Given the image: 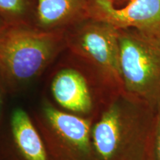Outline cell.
Here are the masks:
<instances>
[{
    "label": "cell",
    "mask_w": 160,
    "mask_h": 160,
    "mask_svg": "<svg viewBox=\"0 0 160 160\" xmlns=\"http://www.w3.org/2000/svg\"><path fill=\"white\" fill-rule=\"evenodd\" d=\"M154 108L125 93L113 97L93 124L91 132L97 160H132L153 153Z\"/></svg>",
    "instance_id": "cell-1"
},
{
    "label": "cell",
    "mask_w": 160,
    "mask_h": 160,
    "mask_svg": "<svg viewBox=\"0 0 160 160\" xmlns=\"http://www.w3.org/2000/svg\"><path fill=\"white\" fill-rule=\"evenodd\" d=\"M13 145L25 160H49L47 150L37 125L27 111L16 108L11 117Z\"/></svg>",
    "instance_id": "cell-8"
},
{
    "label": "cell",
    "mask_w": 160,
    "mask_h": 160,
    "mask_svg": "<svg viewBox=\"0 0 160 160\" xmlns=\"http://www.w3.org/2000/svg\"><path fill=\"white\" fill-rule=\"evenodd\" d=\"M66 48L113 94L125 93L117 28L105 22L88 18L66 31Z\"/></svg>",
    "instance_id": "cell-3"
},
{
    "label": "cell",
    "mask_w": 160,
    "mask_h": 160,
    "mask_svg": "<svg viewBox=\"0 0 160 160\" xmlns=\"http://www.w3.org/2000/svg\"><path fill=\"white\" fill-rule=\"evenodd\" d=\"M7 25L8 24L5 22L1 21V20H0V37H1V35L2 34L4 31H5V28L7 27Z\"/></svg>",
    "instance_id": "cell-11"
},
{
    "label": "cell",
    "mask_w": 160,
    "mask_h": 160,
    "mask_svg": "<svg viewBox=\"0 0 160 160\" xmlns=\"http://www.w3.org/2000/svg\"><path fill=\"white\" fill-rule=\"evenodd\" d=\"M153 153L157 160H160V97L154 108V116L153 122Z\"/></svg>",
    "instance_id": "cell-10"
},
{
    "label": "cell",
    "mask_w": 160,
    "mask_h": 160,
    "mask_svg": "<svg viewBox=\"0 0 160 160\" xmlns=\"http://www.w3.org/2000/svg\"><path fill=\"white\" fill-rule=\"evenodd\" d=\"M90 0H37V27L68 30L88 19Z\"/></svg>",
    "instance_id": "cell-7"
},
{
    "label": "cell",
    "mask_w": 160,
    "mask_h": 160,
    "mask_svg": "<svg viewBox=\"0 0 160 160\" xmlns=\"http://www.w3.org/2000/svg\"><path fill=\"white\" fill-rule=\"evenodd\" d=\"M77 61L62 66L55 72L51 82L52 96L63 111L95 119L97 87H105L91 69Z\"/></svg>",
    "instance_id": "cell-5"
},
{
    "label": "cell",
    "mask_w": 160,
    "mask_h": 160,
    "mask_svg": "<svg viewBox=\"0 0 160 160\" xmlns=\"http://www.w3.org/2000/svg\"><path fill=\"white\" fill-rule=\"evenodd\" d=\"M2 83L0 80V111H1L2 102Z\"/></svg>",
    "instance_id": "cell-12"
},
{
    "label": "cell",
    "mask_w": 160,
    "mask_h": 160,
    "mask_svg": "<svg viewBox=\"0 0 160 160\" xmlns=\"http://www.w3.org/2000/svg\"><path fill=\"white\" fill-rule=\"evenodd\" d=\"M66 31L8 24L0 37V80L16 89L39 77L66 48Z\"/></svg>",
    "instance_id": "cell-2"
},
{
    "label": "cell",
    "mask_w": 160,
    "mask_h": 160,
    "mask_svg": "<svg viewBox=\"0 0 160 160\" xmlns=\"http://www.w3.org/2000/svg\"><path fill=\"white\" fill-rule=\"evenodd\" d=\"M26 0H0V17L7 24L24 22Z\"/></svg>",
    "instance_id": "cell-9"
},
{
    "label": "cell",
    "mask_w": 160,
    "mask_h": 160,
    "mask_svg": "<svg viewBox=\"0 0 160 160\" xmlns=\"http://www.w3.org/2000/svg\"><path fill=\"white\" fill-rule=\"evenodd\" d=\"M87 16L118 30L160 36V0H128L122 7H117L113 0H90Z\"/></svg>",
    "instance_id": "cell-6"
},
{
    "label": "cell",
    "mask_w": 160,
    "mask_h": 160,
    "mask_svg": "<svg viewBox=\"0 0 160 160\" xmlns=\"http://www.w3.org/2000/svg\"><path fill=\"white\" fill-rule=\"evenodd\" d=\"M113 1L115 2V0H113ZM118 1H122V2H126L128 1V0H118Z\"/></svg>",
    "instance_id": "cell-13"
},
{
    "label": "cell",
    "mask_w": 160,
    "mask_h": 160,
    "mask_svg": "<svg viewBox=\"0 0 160 160\" xmlns=\"http://www.w3.org/2000/svg\"><path fill=\"white\" fill-rule=\"evenodd\" d=\"M124 93L154 108L160 97V36L119 30Z\"/></svg>",
    "instance_id": "cell-4"
}]
</instances>
